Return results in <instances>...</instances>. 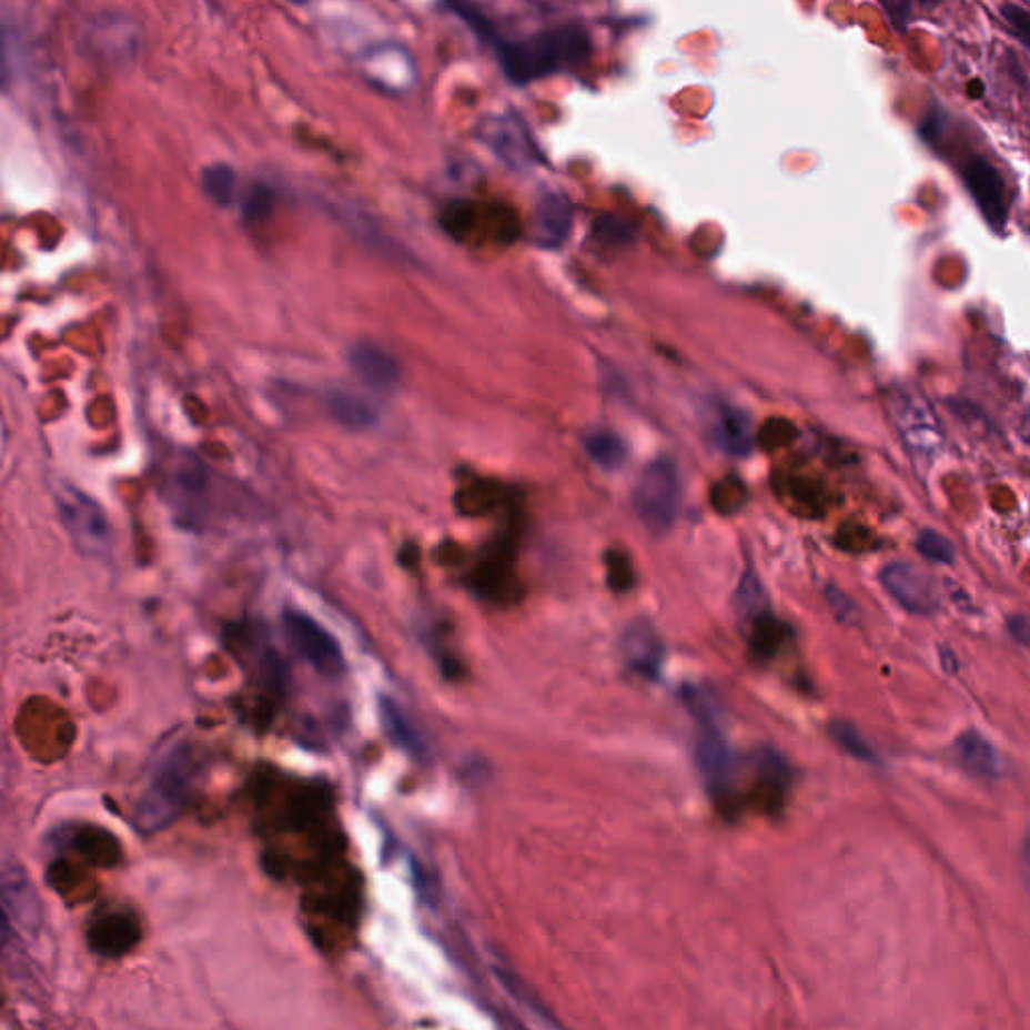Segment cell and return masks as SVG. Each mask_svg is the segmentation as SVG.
<instances>
[{
    "instance_id": "13",
    "label": "cell",
    "mask_w": 1030,
    "mask_h": 1030,
    "mask_svg": "<svg viewBox=\"0 0 1030 1030\" xmlns=\"http://www.w3.org/2000/svg\"><path fill=\"white\" fill-rule=\"evenodd\" d=\"M349 361L354 373L373 388H393L398 381L397 361L381 346L371 343H361L354 346Z\"/></svg>"
},
{
    "instance_id": "16",
    "label": "cell",
    "mask_w": 1030,
    "mask_h": 1030,
    "mask_svg": "<svg viewBox=\"0 0 1030 1030\" xmlns=\"http://www.w3.org/2000/svg\"><path fill=\"white\" fill-rule=\"evenodd\" d=\"M956 751L966 771L980 779H994L998 775V757L994 747L977 730H966L956 743Z\"/></svg>"
},
{
    "instance_id": "18",
    "label": "cell",
    "mask_w": 1030,
    "mask_h": 1030,
    "mask_svg": "<svg viewBox=\"0 0 1030 1030\" xmlns=\"http://www.w3.org/2000/svg\"><path fill=\"white\" fill-rule=\"evenodd\" d=\"M381 717H383L386 733L393 737L398 747H403L405 751L415 755V757L423 753V740L415 733L407 717L403 715V710L397 707V703H393L391 698H383L381 700Z\"/></svg>"
},
{
    "instance_id": "24",
    "label": "cell",
    "mask_w": 1030,
    "mask_h": 1030,
    "mask_svg": "<svg viewBox=\"0 0 1030 1030\" xmlns=\"http://www.w3.org/2000/svg\"><path fill=\"white\" fill-rule=\"evenodd\" d=\"M831 737H834L849 755H854L856 759H861V761H876L874 749L864 740V737L859 735L856 727H851L849 723H841V720H839V723H834V725H831Z\"/></svg>"
},
{
    "instance_id": "5",
    "label": "cell",
    "mask_w": 1030,
    "mask_h": 1030,
    "mask_svg": "<svg viewBox=\"0 0 1030 1030\" xmlns=\"http://www.w3.org/2000/svg\"><path fill=\"white\" fill-rule=\"evenodd\" d=\"M284 628L290 644L312 668L326 676L343 675L346 668L343 648L322 624L304 612H286Z\"/></svg>"
},
{
    "instance_id": "19",
    "label": "cell",
    "mask_w": 1030,
    "mask_h": 1030,
    "mask_svg": "<svg viewBox=\"0 0 1030 1030\" xmlns=\"http://www.w3.org/2000/svg\"><path fill=\"white\" fill-rule=\"evenodd\" d=\"M586 451L594 462L606 467V469H616L623 465L626 460V445L624 441L608 433V431H596L586 440Z\"/></svg>"
},
{
    "instance_id": "3",
    "label": "cell",
    "mask_w": 1030,
    "mask_h": 1030,
    "mask_svg": "<svg viewBox=\"0 0 1030 1030\" xmlns=\"http://www.w3.org/2000/svg\"><path fill=\"white\" fill-rule=\"evenodd\" d=\"M680 477L670 460H656L644 469L634 489V507L644 526L665 534L675 526L680 509Z\"/></svg>"
},
{
    "instance_id": "29",
    "label": "cell",
    "mask_w": 1030,
    "mask_h": 1030,
    "mask_svg": "<svg viewBox=\"0 0 1030 1030\" xmlns=\"http://www.w3.org/2000/svg\"><path fill=\"white\" fill-rule=\"evenodd\" d=\"M608 582L614 590H628L633 586V566L624 554H608Z\"/></svg>"
},
{
    "instance_id": "20",
    "label": "cell",
    "mask_w": 1030,
    "mask_h": 1030,
    "mask_svg": "<svg viewBox=\"0 0 1030 1030\" xmlns=\"http://www.w3.org/2000/svg\"><path fill=\"white\" fill-rule=\"evenodd\" d=\"M329 403L333 408L334 417L339 418L346 427L363 430V427H368L375 421L373 408L368 407L365 401L349 395V393H334V395H331Z\"/></svg>"
},
{
    "instance_id": "32",
    "label": "cell",
    "mask_w": 1030,
    "mask_h": 1030,
    "mask_svg": "<svg viewBox=\"0 0 1030 1030\" xmlns=\"http://www.w3.org/2000/svg\"><path fill=\"white\" fill-rule=\"evenodd\" d=\"M11 912H9V906H7V898H4L2 891H0V948L11 940Z\"/></svg>"
},
{
    "instance_id": "15",
    "label": "cell",
    "mask_w": 1030,
    "mask_h": 1030,
    "mask_svg": "<svg viewBox=\"0 0 1030 1030\" xmlns=\"http://www.w3.org/2000/svg\"><path fill=\"white\" fill-rule=\"evenodd\" d=\"M71 846L87 864L95 868H113L121 859V846L115 836L101 827H83L71 836Z\"/></svg>"
},
{
    "instance_id": "21",
    "label": "cell",
    "mask_w": 1030,
    "mask_h": 1030,
    "mask_svg": "<svg viewBox=\"0 0 1030 1030\" xmlns=\"http://www.w3.org/2000/svg\"><path fill=\"white\" fill-rule=\"evenodd\" d=\"M202 182H204L205 193L210 195V200H214L215 204H232L234 192H236V173L232 172V168H228L224 163L210 165L204 172Z\"/></svg>"
},
{
    "instance_id": "14",
    "label": "cell",
    "mask_w": 1030,
    "mask_h": 1030,
    "mask_svg": "<svg viewBox=\"0 0 1030 1030\" xmlns=\"http://www.w3.org/2000/svg\"><path fill=\"white\" fill-rule=\"evenodd\" d=\"M572 228V205L559 193H547L536 210V242L542 248H556L568 238Z\"/></svg>"
},
{
    "instance_id": "12",
    "label": "cell",
    "mask_w": 1030,
    "mask_h": 1030,
    "mask_svg": "<svg viewBox=\"0 0 1030 1030\" xmlns=\"http://www.w3.org/2000/svg\"><path fill=\"white\" fill-rule=\"evenodd\" d=\"M697 761L700 771L707 779L708 787L715 794H727L730 779H733V755L725 739L720 737L717 727H705L703 737L698 740Z\"/></svg>"
},
{
    "instance_id": "1",
    "label": "cell",
    "mask_w": 1030,
    "mask_h": 1030,
    "mask_svg": "<svg viewBox=\"0 0 1030 1030\" xmlns=\"http://www.w3.org/2000/svg\"><path fill=\"white\" fill-rule=\"evenodd\" d=\"M455 11L472 24L489 43L494 44L497 61L502 63L505 75L514 83H532L536 79L556 73L568 64L584 63L590 54V37L576 24H566L552 31L537 32L529 39H499L492 32L482 14L457 7Z\"/></svg>"
},
{
    "instance_id": "23",
    "label": "cell",
    "mask_w": 1030,
    "mask_h": 1030,
    "mask_svg": "<svg viewBox=\"0 0 1030 1030\" xmlns=\"http://www.w3.org/2000/svg\"><path fill=\"white\" fill-rule=\"evenodd\" d=\"M710 502L715 505V509H719L720 514H735L747 502V492H745V487H743L739 479L729 477V479L720 482L713 489Z\"/></svg>"
},
{
    "instance_id": "7",
    "label": "cell",
    "mask_w": 1030,
    "mask_h": 1030,
    "mask_svg": "<svg viewBox=\"0 0 1030 1030\" xmlns=\"http://www.w3.org/2000/svg\"><path fill=\"white\" fill-rule=\"evenodd\" d=\"M141 923L129 910H108L87 928V945L101 958H121L140 945Z\"/></svg>"
},
{
    "instance_id": "33",
    "label": "cell",
    "mask_w": 1030,
    "mask_h": 1030,
    "mask_svg": "<svg viewBox=\"0 0 1030 1030\" xmlns=\"http://www.w3.org/2000/svg\"><path fill=\"white\" fill-rule=\"evenodd\" d=\"M1010 634L1020 644H1029V620L1024 616H1014L1009 623Z\"/></svg>"
},
{
    "instance_id": "28",
    "label": "cell",
    "mask_w": 1030,
    "mask_h": 1030,
    "mask_svg": "<svg viewBox=\"0 0 1030 1030\" xmlns=\"http://www.w3.org/2000/svg\"><path fill=\"white\" fill-rule=\"evenodd\" d=\"M594 232L606 240V242H612V244H620V242H628L633 238V228L614 218V215H602L600 220L594 222Z\"/></svg>"
},
{
    "instance_id": "2",
    "label": "cell",
    "mask_w": 1030,
    "mask_h": 1030,
    "mask_svg": "<svg viewBox=\"0 0 1030 1030\" xmlns=\"http://www.w3.org/2000/svg\"><path fill=\"white\" fill-rule=\"evenodd\" d=\"M193 775L195 763L185 743L175 740L161 747L133 814L140 834H158L182 817L192 797Z\"/></svg>"
},
{
    "instance_id": "11",
    "label": "cell",
    "mask_w": 1030,
    "mask_h": 1030,
    "mask_svg": "<svg viewBox=\"0 0 1030 1030\" xmlns=\"http://www.w3.org/2000/svg\"><path fill=\"white\" fill-rule=\"evenodd\" d=\"M623 655L628 666L648 678H655L665 658V644L646 620H636L623 636Z\"/></svg>"
},
{
    "instance_id": "25",
    "label": "cell",
    "mask_w": 1030,
    "mask_h": 1030,
    "mask_svg": "<svg viewBox=\"0 0 1030 1030\" xmlns=\"http://www.w3.org/2000/svg\"><path fill=\"white\" fill-rule=\"evenodd\" d=\"M916 546L920 549L923 558L930 559L933 564H950L955 559V546L950 544L948 537L933 532V529H926L920 536H918V542Z\"/></svg>"
},
{
    "instance_id": "22",
    "label": "cell",
    "mask_w": 1030,
    "mask_h": 1030,
    "mask_svg": "<svg viewBox=\"0 0 1030 1030\" xmlns=\"http://www.w3.org/2000/svg\"><path fill=\"white\" fill-rule=\"evenodd\" d=\"M785 638L784 624L769 616H759L753 633V653L761 658H771Z\"/></svg>"
},
{
    "instance_id": "8",
    "label": "cell",
    "mask_w": 1030,
    "mask_h": 1030,
    "mask_svg": "<svg viewBox=\"0 0 1030 1030\" xmlns=\"http://www.w3.org/2000/svg\"><path fill=\"white\" fill-rule=\"evenodd\" d=\"M881 584L901 608L912 614L928 616L938 606L932 579L912 564L893 562L890 566H886L881 569Z\"/></svg>"
},
{
    "instance_id": "27",
    "label": "cell",
    "mask_w": 1030,
    "mask_h": 1030,
    "mask_svg": "<svg viewBox=\"0 0 1030 1030\" xmlns=\"http://www.w3.org/2000/svg\"><path fill=\"white\" fill-rule=\"evenodd\" d=\"M737 602L740 610L753 616H763L765 608V592H763L761 582L753 576L751 572L745 574L740 579L739 592H737Z\"/></svg>"
},
{
    "instance_id": "31",
    "label": "cell",
    "mask_w": 1030,
    "mask_h": 1030,
    "mask_svg": "<svg viewBox=\"0 0 1030 1030\" xmlns=\"http://www.w3.org/2000/svg\"><path fill=\"white\" fill-rule=\"evenodd\" d=\"M827 598L831 602V608L836 610L839 620L846 623V620H854V618H856V608H854V604H851L841 592L837 590V588H829V590H827Z\"/></svg>"
},
{
    "instance_id": "26",
    "label": "cell",
    "mask_w": 1030,
    "mask_h": 1030,
    "mask_svg": "<svg viewBox=\"0 0 1030 1030\" xmlns=\"http://www.w3.org/2000/svg\"><path fill=\"white\" fill-rule=\"evenodd\" d=\"M274 210V193L266 185H254L244 200V220L248 224H262Z\"/></svg>"
},
{
    "instance_id": "9",
    "label": "cell",
    "mask_w": 1030,
    "mask_h": 1030,
    "mask_svg": "<svg viewBox=\"0 0 1030 1030\" xmlns=\"http://www.w3.org/2000/svg\"><path fill=\"white\" fill-rule=\"evenodd\" d=\"M965 182L988 224L994 230H1002L1007 225L1009 208H1007L1004 182L1000 173L994 170V165L982 158H972V161L966 165Z\"/></svg>"
},
{
    "instance_id": "10",
    "label": "cell",
    "mask_w": 1030,
    "mask_h": 1030,
    "mask_svg": "<svg viewBox=\"0 0 1030 1030\" xmlns=\"http://www.w3.org/2000/svg\"><path fill=\"white\" fill-rule=\"evenodd\" d=\"M483 141L489 143V148L509 165L514 168H527L536 163L537 151L534 148V141L529 138L524 123L514 115H499V118H489L483 123Z\"/></svg>"
},
{
    "instance_id": "30",
    "label": "cell",
    "mask_w": 1030,
    "mask_h": 1030,
    "mask_svg": "<svg viewBox=\"0 0 1030 1030\" xmlns=\"http://www.w3.org/2000/svg\"><path fill=\"white\" fill-rule=\"evenodd\" d=\"M1000 11H1002L1004 21L1009 22L1010 29L1019 37L1022 44H1029V12L1020 9V7H1014V4H1004Z\"/></svg>"
},
{
    "instance_id": "4",
    "label": "cell",
    "mask_w": 1030,
    "mask_h": 1030,
    "mask_svg": "<svg viewBox=\"0 0 1030 1030\" xmlns=\"http://www.w3.org/2000/svg\"><path fill=\"white\" fill-rule=\"evenodd\" d=\"M57 512L77 549L85 556H103L111 547V524L99 502L85 492L63 485L57 492Z\"/></svg>"
},
{
    "instance_id": "6",
    "label": "cell",
    "mask_w": 1030,
    "mask_h": 1030,
    "mask_svg": "<svg viewBox=\"0 0 1030 1030\" xmlns=\"http://www.w3.org/2000/svg\"><path fill=\"white\" fill-rule=\"evenodd\" d=\"M161 489L163 502L172 509L178 524L193 527L202 519L205 477L200 463L193 457H183L175 463Z\"/></svg>"
},
{
    "instance_id": "17",
    "label": "cell",
    "mask_w": 1030,
    "mask_h": 1030,
    "mask_svg": "<svg viewBox=\"0 0 1030 1030\" xmlns=\"http://www.w3.org/2000/svg\"><path fill=\"white\" fill-rule=\"evenodd\" d=\"M715 437L720 447L730 455H747L753 450V435L749 421L739 411L725 408L719 415Z\"/></svg>"
}]
</instances>
